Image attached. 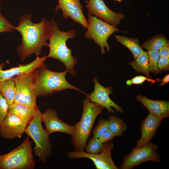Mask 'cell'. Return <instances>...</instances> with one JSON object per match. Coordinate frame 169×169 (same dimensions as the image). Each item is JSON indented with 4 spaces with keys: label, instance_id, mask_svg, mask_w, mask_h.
<instances>
[{
    "label": "cell",
    "instance_id": "9",
    "mask_svg": "<svg viewBox=\"0 0 169 169\" xmlns=\"http://www.w3.org/2000/svg\"><path fill=\"white\" fill-rule=\"evenodd\" d=\"M157 145L149 142L141 147L133 148L130 154L125 156L120 169H131L135 166L148 161L160 163L161 156L157 151Z\"/></svg>",
    "mask_w": 169,
    "mask_h": 169
},
{
    "label": "cell",
    "instance_id": "22",
    "mask_svg": "<svg viewBox=\"0 0 169 169\" xmlns=\"http://www.w3.org/2000/svg\"><path fill=\"white\" fill-rule=\"evenodd\" d=\"M129 64L138 73H143L150 78V72L147 52L144 51L139 55L135 60L129 62Z\"/></svg>",
    "mask_w": 169,
    "mask_h": 169
},
{
    "label": "cell",
    "instance_id": "24",
    "mask_svg": "<svg viewBox=\"0 0 169 169\" xmlns=\"http://www.w3.org/2000/svg\"><path fill=\"white\" fill-rule=\"evenodd\" d=\"M168 41L162 34H158L145 42L142 46L146 50H159Z\"/></svg>",
    "mask_w": 169,
    "mask_h": 169
},
{
    "label": "cell",
    "instance_id": "23",
    "mask_svg": "<svg viewBox=\"0 0 169 169\" xmlns=\"http://www.w3.org/2000/svg\"><path fill=\"white\" fill-rule=\"evenodd\" d=\"M108 129L116 136H121L127 128L123 120L114 115L109 117Z\"/></svg>",
    "mask_w": 169,
    "mask_h": 169
},
{
    "label": "cell",
    "instance_id": "34",
    "mask_svg": "<svg viewBox=\"0 0 169 169\" xmlns=\"http://www.w3.org/2000/svg\"><path fill=\"white\" fill-rule=\"evenodd\" d=\"M156 80L158 82L161 81V83L159 85V86L160 87L162 86L169 82V74H168L165 75L163 78L161 79H159L158 78H157Z\"/></svg>",
    "mask_w": 169,
    "mask_h": 169
},
{
    "label": "cell",
    "instance_id": "27",
    "mask_svg": "<svg viewBox=\"0 0 169 169\" xmlns=\"http://www.w3.org/2000/svg\"><path fill=\"white\" fill-rule=\"evenodd\" d=\"M109 120L102 119L99 120L98 124L92 131L93 137L98 138L108 129Z\"/></svg>",
    "mask_w": 169,
    "mask_h": 169
},
{
    "label": "cell",
    "instance_id": "21",
    "mask_svg": "<svg viewBox=\"0 0 169 169\" xmlns=\"http://www.w3.org/2000/svg\"><path fill=\"white\" fill-rule=\"evenodd\" d=\"M0 93L6 100L8 106L14 102L15 84L12 78L0 82Z\"/></svg>",
    "mask_w": 169,
    "mask_h": 169
},
{
    "label": "cell",
    "instance_id": "6",
    "mask_svg": "<svg viewBox=\"0 0 169 169\" xmlns=\"http://www.w3.org/2000/svg\"><path fill=\"white\" fill-rule=\"evenodd\" d=\"M32 142L28 136L18 147L0 155V169H33L35 161L32 153Z\"/></svg>",
    "mask_w": 169,
    "mask_h": 169
},
{
    "label": "cell",
    "instance_id": "33",
    "mask_svg": "<svg viewBox=\"0 0 169 169\" xmlns=\"http://www.w3.org/2000/svg\"><path fill=\"white\" fill-rule=\"evenodd\" d=\"M160 57L169 58V43H166L159 50Z\"/></svg>",
    "mask_w": 169,
    "mask_h": 169
},
{
    "label": "cell",
    "instance_id": "19",
    "mask_svg": "<svg viewBox=\"0 0 169 169\" xmlns=\"http://www.w3.org/2000/svg\"><path fill=\"white\" fill-rule=\"evenodd\" d=\"M37 109L14 102L8 106V112L17 116L27 125L35 115Z\"/></svg>",
    "mask_w": 169,
    "mask_h": 169
},
{
    "label": "cell",
    "instance_id": "32",
    "mask_svg": "<svg viewBox=\"0 0 169 169\" xmlns=\"http://www.w3.org/2000/svg\"><path fill=\"white\" fill-rule=\"evenodd\" d=\"M116 136L109 129L103 133L99 138V140L101 143H104L110 141Z\"/></svg>",
    "mask_w": 169,
    "mask_h": 169
},
{
    "label": "cell",
    "instance_id": "3",
    "mask_svg": "<svg viewBox=\"0 0 169 169\" xmlns=\"http://www.w3.org/2000/svg\"><path fill=\"white\" fill-rule=\"evenodd\" d=\"M67 71L49 70L44 63L34 71V86L37 97H45L66 89L74 90L87 95L70 84L66 79Z\"/></svg>",
    "mask_w": 169,
    "mask_h": 169
},
{
    "label": "cell",
    "instance_id": "31",
    "mask_svg": "<svg viewBox=\"0 0 169 169\" xmlns=\"http://www.w3.org/2000/svg\"><path fill=\"white\" fill-rule=\"evenodd\" d=\"M157 66L161 71H167L169 69V58L160 57Z\"/></svg>",
    "mask_w": 169,
    "mask_h": 169
},
{
    "label": "cell",
    "instance_id": "28",
    "mask_svg": "<svg viewBox=\"0 0 169 169\" xmlns=\"http://www.w3.org/2000/svg\"><path fill=\"white\" fill-rule=\"evenodd\" d=\"M148 81L152 84L156 82V80L148 78L146 76L142 75L136 76L126 81V84L128 86L134 84H142L145 81Z\"/></svg>",
    "mask_w": 169,
    "mask_h": 169
},
{
    "label": "cell",
    "instance_id": "18",
    "mask_svg": "<svg viewBox=\"0 0 169 169\" xmlns=\"http://www.w3.org/2000/svg\"><path fill=\"white\" fill-rule=\"evenodd\" d=\"M135 98L149 111L150 113L162 120L169 117V102L161 100H154L145 96L136 95Z\"/></svg>",
    "mask_w": 169,
    "mask_h": 169
},
{
    "label": "cell",
    "instance_id": "13",
    "mask_svg": "<svg viewBox=\"0 0 169 169\" xmlns=\"http://www.w3.org/2000/svg\"><path fill=\"white\" fill-rule=\"evenodd\" d=\"M58 4L56 6L54 12L59 9L62 11V16L65 18L69 17L74 22L81 24L84 29L87 27V20L84 16V7L77 0H58Z\"/></svg>",
    "mask_w": 169,
    "mask_h": 169
},
{
    "label": "cell",
    "instance_id": "5",
    "mask_svg": "<svg viewBox=\"0 0 169 169\" xmlns=\"http://www.w3.org/2000/svg\"><path fill=\"white\" fill-rule=\"evenodd\" d=\"M41 112L38 108L29 124L25 132L34 143V153L43 163L46 162L47 159L52 154V146L49 139L50 134L42 126Z\"/></svg>",
    "mask_w": 169,
    "mask_h": 169
},
{
    "label": "cell",
    "instance_id": "20",
    "mask_svg": "<svg viewBox=\"0 0 169 169\" xmlns=\"http://www.w3.org/2000/svg\"><path fill=\"white\" fill-rule=\"evenodd\" d=\"M115 37L118 42L126 47L131 51L134 59L144 51L142 46L136 38H129L118 35H116Z\"/></svg>",
    "mask_w": 169,
    "mask_h": 169
},
{
    "label": "cell",
    "instance_id": "7",
    "mask_svg": "<svg viewBox=\"0 0 169 169\" xmlns=\"http://www.w3.org/2000/svg\"><path fill=\"white\" fill-rule=\"evenodd\" d=\"M88 18L85 38L93 40L100 47L101 53L104 54L105 48L108 51L110 49L107 42L108 38L115 32L123 31L91 14H88Z\"/></svg>",
    "mask_w": 169,
    "mask_h": 169
},
{
    "label": "cell",
    "instance_id": "17",
    "mask_svg": "<svg viewBox=\"0 0 169 169\" xmlns=\"http://www.w3.org/2000/svg\"><path fill=\"white\" fill-rule=\"evenodd\" d=\"M162 120L149 113L140 124L141 136L136 142V147H141L150 142L156 135Z\"/></svg>",
    "mask_w": 169,
    "mask_h": 169
},
{
    "label": "cell",
    "instance_id": "37",
    "mask_svg": "<svg viewBox=\"0 0 169 169\" xmlns=\"http://www.w3.org/2000/svg\"><path fill=\"white\" fill-rule=\"evenodd\" d=\"M78 0V1H79L80 0ZM84 0L85 1V2L87 3H88V1H87L86 0Z\"/></svg>",
    "mask_w": 169,
    "mask_h": 169
},
{
    "label": "cell",
    "instance_id": "4",
    "mask_svg": "<svg viewBox=\"0 0 169 169\" xmlns=\"http://www.w3.org/2000/svg\"><path fill=\"white\" fill-rule=\"evenodd\" d=\"M83 112L80 120L74 125L71 141L76 151H84L98 116L104 108L91 102L88 97L83 100Z\"/></svg>",
    "mask_w": 169,
    "mask_h": 169
},
{
    "label": "cell",
    "instance_id": "29",
    "mask_svg": "<svg viewBox=\"0 0 169 169\" xmlns=\"http://www.w3.org/2000/svg\"><path fill=\"white\" fill-rule=\"evenodd\" d=\"M14 27L2 14L0 11V33L12 32L14 30Z\"/></svg>",
    "mask_w": 169,
    "mask_h": 169
},
{
    "label": "cell",
    "instance_id": "30",
    "mask_svg": "<svg viewBox=\"0 0 169 169\" xmlns=\"http://www.w3.org/2000/svg\"><path fill=\"white\" fill-rule=\"evenodd\" d=\"M8 105L7 102L0 93V124L8 113Z\"/></svg>",
    "mask_w": 169,
    "mask_h": 169
},
{
    "label": "cell",
    "instance_id": "25",
    "mask_svg": "<svg viewBox=\"0 0 169 169\" xmlns=\"http://www.w3.org/2000/svg\"><path fill=\"white\" fill-rule=\"evenodd\" d=\"M150 72L157 75L161 73L157 66L160 57L159 51L148 50L147 52Z\"/></svg>",
    "mask_w": 169,
    "mask_h": 169
},
{
    "label": "cell",
    "instance_id": "35",
    "mask_svg": "<svg viewBox=\"0 0 169 169\" xmlns=\"http://www.w3.org/2000/svg\"><path fill=\"white\" fill-rule=\"evenodd\" d=\"M115 1H117L118 2H121L123 0H113Z\"/></svg>",
    "mask_w": 169,
    "mask_h": 169
},
{
    "label": "cell",
    "instance_id": "15",
    "mask_svg": "<svg viewBox=\"0 0 169 169\" xmlns=\"http://www.w3.org/2000/svg\"><path fill=\"white\" fill-rule=\"evenodd\" d=\"M41 120L45 125V129L50 134L60 132L72 136L74 131V126L70 125L61 120L57 114V111L50 108L41 113Z\"/></svg>",
    "mask_w": 169,
    "mask_h": 169
},
{
    "label": "cell",
    "instance_id": "8",
    "mask_svg": "<svg viewBox=\"0 0 169 169\" xmlns=\"http://www.w3.org/2000/svg\"><path fill=\"white\" fill-rule=\"evenodd\" d=\"M34 71L16 76L12 79L15 84L14 102L37 110L36 101L38 97L34 86Z\"/></svg>",
    "mask_w": 169,
    "mask_h": 169
},
{
    "label": "cell",
    "instance_id": "11",
    "mask_svg": "<svg viewBox=\"0 0 169 169\" xmlns=\"http://www.w3.org/2000/svg\"><path fill=\"white\" fill-rule=\"evenodd\" d=\"M94 83V90L90 94H87L90 101L103 108H106L108 113L114 114L116 111L111 107L115 108L116 110L120 113H124L122 108L113 102L110 98L109 95L113 93L111 87H104L98 81L97 79L94 77L93 79Z\"/></svg>",
    "mask_w": 169,
    "mask_h": 169
},
{
    "label": "cell",
    "instance_id": "10",
    "mask_svg": "<svg viewBox=\"0 0 169 169\" xmlns=\"http://www.w3.org/2000/svg\"><path fill=\"white\" fill-rule=\"evenodd\" d=\"M101 152L97 154H91L84 151H70L66 153L69 158H86L92 161L97 169H117L112 159L111 151L114 148L113 142L109 141L103 143Z\"/></svg>",
    "mask_w": 169,
    "mask_h": 169
},
{
    "label": "cell",
    "instance_id": "36",
    "mask_svg": "<svg viewBox=\"0 0 169 169\" xmlns=\"http://www.w3.org/2000/svg\"><path fill=\"white\" fill-rule=\"evenodd\" d=\"M1 7H2V4L1 2L0 1V11L1 9Z\"/></svg>",
    "mask_w": 169,
    "mask_h": 169
},
{
    "label": "cell",
    "instance_id": "1",
    "mask_svg": "<svg viewBox=\"0 0 169 169\" xmlns=\"http://www.w3.org/2000/svg\"><path fill=\"white\" fill-rule=\"evenodd\" d=\"M50 23V21L45 18L39 23H33L29 14L21 16L14 29L21 36V43L18 46L17 51L22 61H25L33 54L40 55L43 47L48 46Z\"/></svg>",
    "mask_w": 169,
    "mask_h": 169
},
{
    "label": "cell",
    "instance_id": "12",
    "mask_svg": "<svg viewBox=\"0 0 169 169\" xmlns=\"http://www.w3.org/2000/svg\"><path fill=\"white\" fill-rule=\"evenodd\" d=\"M86 7L89 14L111 24L115 27L124 18L123 13H115L106 5L104 0H89Z\"/></svg>",
    "mask_w": 169,
    "mask_h": 169
},
{
    "label": "cell",
    "instance_id": "26",
    "mask_svg": "<svg viewBox=\"0 0 169 169\" xmlns=\"http://www.w3.org/2000/svg\"><path fill=\"white\" fill-rule=\"evenodd\" d=\"M103 143L98 138L93 137L88 141L85 147V152L91 154H96L100 153L103 148Z\"/></svg>",
    "mask_w": 169,
    "mask_h": 169
},
{
    "label": "cell",
    "instance_id": "2",
    "mask_svg": "<svg viewBox=\"0 0 169 169\" xmlns=\"http://www.w3.org/2000/svg\"><path fill=\"white\" fill-rule=\"evenodd\" d=\"M76 36L74 29L67 32L59 30L55 20L52 19L48 38L49 43L48 46L49 51L47 58L57 59L62 62L67 72L73 76L75 75L77 73L74 66L77 64L78 61L77 58L72 55L71 50L68 48L66 43L69 39L75 38Z\"/></svg>",
    "mask_w": 169,
    "mask_h": 169
},
{
    "label": "cell",
    "instance_id": "16",
    "mask_svg": "<svg viewBox=\"0 0 169 169\" xmlns=\"http://www.w3.org/2000/svg\"><path fill=\"white\" fill-rule=\"evenodd\" d=\"M36 56L35 59L29 63L24 65L19 64L18 67L7 70H3V69L5 65V63L0 64V82L35 70L43 64L47 58L45 55L41 57H39L38 55Z\"/></svg>",
    "mask_w": 169,
    "mask_h": 169
},
{
    "label": "cell",
    "instance_id": "14",
    "mask_svg": "<svg viewBox=\"0 0 169 169\" xmlns=\"http://www.w3.org/2000/svg\"><path fill=\"white\" fill-rule=\"evenodd\" d=\"M27 124L17 116L8 112L0 124V133L6 139L13 140L21 138L24 132Z\"/></svg>",
    "mask_w": 169,
    "mask_h": 169
}]
</instances>
